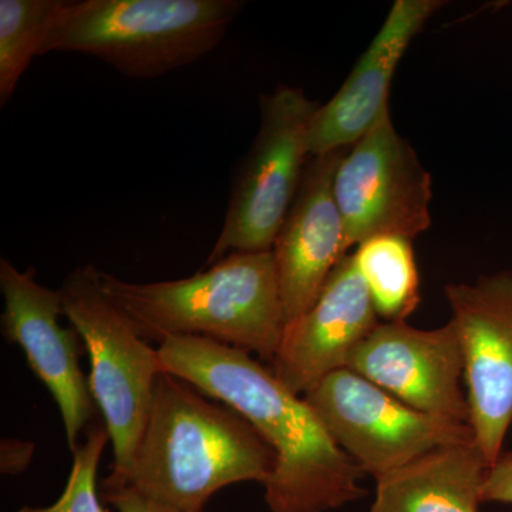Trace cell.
I'll list each match as a JSON object with an SVG mask.
<instances>
[{
  "label": "cell",
  "mask_w": 512,
  "mask_h": 512,
  "mask_svg": "<svg viewBox=\"0 0 512 512\" xmlns=\"http://www.w3.org/2000/svg\"><path fill=\"white\" fill-rule=\"evenodd\" d=\"M157 349L165 373L227 404L275 451V470L264 484L271 512H329L365 497L362 468L330 437L305 397L251 353L198 336H173Z\"/></svg>",
  "instance_id": "1"
},
{
  "label": "cell",
  "mask_w": 512,
  "mask_h": 512,
  "mask_svg": "<svg viewBox=\"0 0 512 512\" xmlns=\"http://www.w3.org/2000/svg\"><path fill=\"white\" fill-rule=\"evenodd\" d=\"M275 466V451L241 414L164 372L130 474L107 478L175 510L205 512L221 488L265 484Z\"/></svg>",
  "instance_id": "2"
},
{
  "label": "cell",
  "mask_w": 512,
  "mask_h": 512,
  "mask_svg": "<svg viewBox=\"0 0 512 512\" xmlns=\"http://www.w3.org/2000/svg\"><path fill=\"white\" fill-rule=\"evenodd\" d=\"M202 269L148 284L100 269V281L147 342L198 336L274 362L286 329L274 252H234Z\"/></svg>",
  "instance_id": "3"
},
{
  "label": "cell",
  "mask_w": 512,
  "mask_h": 512,
  "mask_svg": "<svg viewBox=\"0 0 512 512\" xmlns=\"http://www.w3.org/2000/svg\"><path fill=\"white\" fill-rule=\"evenodd\" d=\"M244 6L239 0H63L40 56L83 53L131 79H156L211 53Z\"/></svg>",
  "instance_id": "4"
},
{
  "label": "cell",
  "mask_w": 512,
  "mask_h": 512,
  "mask_svg": "<svg viewBox=\"0 0 512 512\" xmlns=\"http://www.w3.org/2000/svg\"><path fill=\"white\" fill-rule=\"evenodd\" d=\"M63 313L90 359L89 386L113 444L110 478L126 480L164 373L158 349L141 338L126 313L104 291L100 269L79 266L60 288Z\"/></svg>",
  "instance_id": "5"
},
{
  "label": "cell",
  "mask_w": 512,
  "mask_h": 512,
  "mask_svg": "<svg viewBox=\"0 0 512 512\" xmlns=\"http://www.w3.org/2000/svg\"><path fill=\"white\" fill-rule=\"evenodd\" d=\"M320 104L279 84L259 97L258 133L235 174L227 215L204 268L234 252L272 251L308 164V134Z\"/></svg>",
  "instance_id": "6"
},
{
  "label": "cell",
  "mask_w": 512,
  "mask_h": 512,
  "mask_svg": "<svg viewBox=\"0 0 512 512\" xmlns=\"http://www.w3.org/2000/svg\"><path fill=\"white\" fill-rule=\"evenodd\" d=\"M303 397L335 443L375 480L436 448L474 440L470 424L417 412L348 367Z\"/></svg>",
  "instance_id": "7"
},
{
  "label": "cell",
  "mask_w": 512,
  "mask_h": 512,
  "mask_svg": "<svg viewBox=\"0 0 512 512\" xmlns=\"http://www.w3.org/2000/svg\"><path fill=\"white\" fill-rule=\"evenodd\" d=\"M333 192L346 251L384 235L413 241L430 228L431 175L394 127L390 109L346 150Z\"/></svg>",
  "instance_id": "8"
},
{
  "label": "cell",
  "mask_w": 512,
  "mask_h": 512,
  "mask_svg": "<svg viewBox=\"0 0 512 512\" xmlns=\"http://www.w3.org/2000/svg\"><path fill=\"white\" fill-rule=\"evenodd\" d=\"M466 365L470 426L493 466L512 424V271L444 288Z\"/></svg>",
  "instance_id": "9"
},
{
  "label": "cell",
  "mask_w": 512,
  "mask_h": 512,
  "mask_svg": "<svg viewBox=\"0 0 512 512\" xmlns=\"http://www.w3.org/2000/svg\"><path fill=\"white\" fill-rule=\"evenodd\" d=\"M348 369L412 409L470 424L463 346L453 320L423 330L406 322L379 323L349 357Z\"/></svg>",
  "instance_id": "10"
},
{
  "label": "cell",
  "mask_w": 512,
  "mask_h": 512,
  "mask_svg": "<svg viewBox=\"0 0 512 512\" xmlns=\"http://www.w3.org/2000/svg\"><path fill=\"white\" fill-rule=\"evenodd\" d=\"M0 291L5 299L3 338L22 348L30 369L52 393L74 451L92 419L94 399L80 367L82 338L76 329L60 325L62 292L40 285L32 266L19 271L5 258L0 259Z\"/></svg>",
  "instance_id": "11"
},
{
  "label": "cell",
  "mask_w": 512,
  "mask_h": 512,
  "mask_svg": "<svg viewBox=\"0 0 512 512\" xmlns=\"http://www.w3.org/2000/svg\"><path fill=\"white\" fill-rule=\"evenodd\" d=\"M348 148L309 158L301 187L275 239L272 252L286 326L312 308L333 269L348 255L333 192L336 170Z\"/></svg>",
  "instance_id": "12"
},
{
  "label": "cell",
  "mask_w": 512,
  "mask_h": 512,
  "mask_svg": "<svg viewBox=\"0 0 512 512\" xmlns=\"http://www.w3.org/2000/svg\"><path fill=\"white\" fill-rule=\"evenodd\" d=\"M379 323L355 259L345 255L312 308L286 326L272 372L291 392L305 396L330 373L346 369L349 357Z\"/></svg>",
  "instance_id": "13"
},
{
  "label": "cell",
  "mask_w": 512,
  "mask_h": 512,
  "mask_svg": "<svg viewBox=\"0 0 512 512\" xmlns=\"http://www.w3.org/2000/svg\"><path fill=\"white\" fill-rule=\"evenodd\" d=\"M446 2L396 0L338 93L316 110L308 134L309 156L353 146L384 111L397 66L410 43Z\"/></svg>",
  "instance_id": "14"
},
{
  "label": "cell",
  "mask_w": 512,
  "mask_h": 512,
  "mask_svg": "<svg viewBox=\"0 0 512 512\" xmlns=\"http://www.w3.org/2000/svg\"><path fill=\"white\" fill-rule=\"evenodd\" d=\"M490 467L476 440L436 448L376 480L369 512H480Z\"/></svg>",
  "instance_id": "15"
},
{
  "label": "cell",
  "mask_w": 512,
  "mask_h": 512,
  "mask_svg": "<svg viewBox=\"0 0 512 512\" xmlns=\"http://www.w3.org/2000/svg\"><path fill=\"white\" fill-rule=\"evenodd\" d=\"M352 255L377 316L386 322H406L420 303L412 239L394 235L367 239Z\"/></svg>",
  "instance_id": "16"
},
{
  "label": "cell",
  "mask_w": 512,
  "mask_h": 512,
  "mask_svg": "<svg viewBox=\"0 0 512 512\" xmlns=\"http://www.w3.org/2000/svg\"><path fill=\"white\" fill-rule=\"evenodd\" d=\"M63 0H0V106L40 56L47 30Z\"/></svg>",
  "instance_id": "17"
},
{
  "label": "cell",
  "mask_w": 512,
  "mask_h": 512,
  "mask_svg": "<svg viewBox=\"0 0 512 512\" xmlns=\"http://www.w3.org/2000/svg\"><path fill=\"white\" fill-rule=\"evenodd\" d=\"M110 441L106 424H94L86 443L73 451V466L59 500L49 507H23L16 512H110L97 493V471L104 448Z\"/></svg>",
  "instance_id": "18"
},
{
  "label": "cell",
  "mask_w": 512,
  "mask_h": 512,
  "mask_svg": "<svg viewBox=\"0 0 512 512\" xmlns=\"http://www.w3.org/2000/svg\"><path fill=\"white\" fill-rule=\"evenodd\" d=\"M103 500L113 505L117 512H183L151 500L131 485L110 478L103 481Z\"/></svg>",
  "instance_id": "19"
},
{
  "label": "cell",
  "mask_w": 512,
  "mask_h": 512,
  "mask_svg": "<svg viewBox=\"0 0 512 512\" xmlns=\"http://www.w3.org/2000/svg\"><path fill=\"white\" fill-rule=\"evenodd\" d=\"M483 503L512 505V453H503L490 467L483 488Z\"/></svg>",
  "instance_id": "20"
},
{
  "label": "cell",
  "mask_w": 512,
  "mask_h": 512,
  "mask_svg": "<svg viewBox=\"0 0 512 512\" xmlns=\"http://www.w3.org/2000/svg\"><path fill=\"white\" fill-rule=\"evenodd\" d=\"M35 454V443L18 439H3L0 443V471L5 476H19L28 470Z\"/></svg>",
  "instance_id": "21"
}]
</instances>
